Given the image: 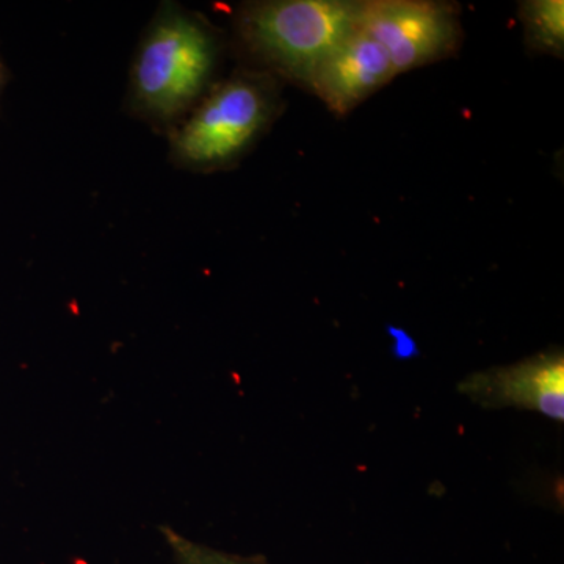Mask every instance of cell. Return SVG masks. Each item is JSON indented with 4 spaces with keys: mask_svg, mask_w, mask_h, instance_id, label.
<instances>
[{
    "mask_svg": "<svg viewBox=\"0 0 564 564\" xmlns=\"http://www.w3.org/2000/svg\"><path fill=\"white\" fill-rule=\"evenodd\" d=\"M223 57L225 41L209 20L181 3L163 2L133 55L129 111L170 135L218 84Z\"/></svg>",
    "mask_w": 564,
    "mask_h": 564,
    "instance_id": "cell-1",
    "label": "cell"
},
{
    "mask_svg": "<svg viewBox=\"0 0 564 564\" xmlns=\"http://www.w3.org/2000/svg\"><path fill=\"white\" fill-rule=\"evenodd\" d=\"M356 0H261L234 18L237 51L247 68L310 91L325 58L359 29Z\"/></svg>",
    "mask_w": 564,
    "mask_h": 564,
    "instance_id": "cell-2",
    "label": "cell"
},
{
    "mask_svg": "<svg viewBox=\"0 0 564 564\" xmlns=\"http://www.w3.org/2000/svg\"><path fill=\"white\" fill-rule=\"evenodd\" d=\"M282 88L284 84L272 74L247 66L218 80L170 133V161L192 173L234 169L280 118Z\"/></svg>",
    "mask_w": 564,
    "mask_h": 564,
    "instance_id": "cell-3",
    "label": "cell"
},
{
    "mask_svg": "<svg viewBox=\"0 0 564 564\" xmlns=\"http://www.w3.org/2000/svg\"><path fill=\"white\" fill-rule=\"evenodd\" d=\"M359 29L383 47L397 76L454 57L464 36L459 6L437 0H366Z\"/></svg>",
    "mask_w": 564,
    "mask_h": 564,
    "instance_id": "cell-4",
    "label": "cell"
},
{
    "mask_svg": "<svg viewBox=\"0 0 564 564\" xmlns=\"http://www.w3.org/2000/svg\"><path fill=\"white\" fill-rule=\"evenodd\" d=\"M458 391L486 410L516 408L563 422V350L552 348L513 366L469 375L458 384Z\"/></svg>",
    "mask_w": 564,
    "mask_h": 564,
    "instance_id": "cell-5",
    "label": "cell"
},
{
    "mask_svg": "<svg viewBox=\"0 0 564 564\" xmlns=\"http://www.w3.org/2000/svg\"><path fill=\"white\" fill-rule=\"evenodd\" d=\"M393 77L397 74L383 47L358 29L325 58L310 93L337 117H345Z\"/></svg>",
    "mask_w": 564,
    "mask_h": 564,
    "instance_id": "cell-6",
    "label": "cell"
},
{
    "mask_svg": "<svg viewBox=\"0 0 564 564\" xmlns=\"http://www.w3.org/2000/svg\"><path fill=\"white\" fill-rule=\"evenodd\" d=\"M525 44L536 54L563 57L564 3L562 0H527L519 6Z\"/></svg>",
    "mask_w": 564,
    "mask_h": 564,
    "instance_id": "cell-7",
    "label": "cell"
},
{
    "mask_svg": "<svg viewBox=\"0 0 564 564\" xmlns=\"http://www.w3.org/2000/svg\"><path fill=\"white\" fill-rule=\"evenodd\" d=\"M159 530L172 552L174 564H269L261 556L228 554L196 543L170 525H162Z\"/></svg>",
    "mask_w": 564,
    "mask_h": 564,
    "instance_id": "cell-8",
    "label": "cell"
},
{
    "mask_svg": "<svg viewBox=\"0 0 564 564\" xmlns=\"http://www.w3.org/2000/svg\"><path fill=\"white\" fill-rule=\"evenodd\" d=\"M7 82H9V69L0 57V98H2L3 90H6Z\"/></svg>",
    "mask_w": 564,
    "mask_h": 564,
    "instance_id": "cell-9",
    "label": "cell"
}]
</instances>
